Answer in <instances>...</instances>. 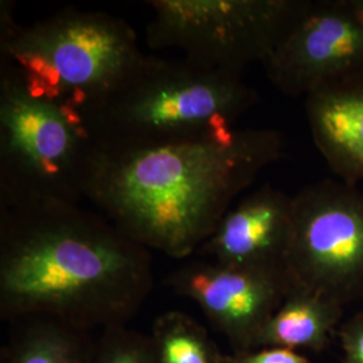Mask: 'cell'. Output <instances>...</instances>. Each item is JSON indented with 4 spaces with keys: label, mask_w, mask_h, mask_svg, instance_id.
<instances>
[{
    "label": "cell",
    "mask_w": 363,
    "mask_h": 363,
    "mask_svg": "<svg viewBox=\"0 0 363 363\" xmlns=\"http://www.w3.org/2000/svg\"><path fill=\"white\" fill-rule=\"evenodd\" d=\"M89 363H160L151 335L133 331L127 325L103 330L96 337Z\"/></svg>",
    "instance_id": "15"
},
{
    "label": "cell",
    "mask_w": 363,
    "mask_h": 363,
    "mask_svg": "<svg viewBox=\"0 0 363 363\" xmlns=\"http://www.w3.org/2000/svg\"><path fill=\"white\" fill-rule=\"evenodd\" d=\"M151 339L160 363H222L223 354L206 328L183 312L156 318Z\"/></svg>",
    "instance_id": "14"
},
{
    "label": "cell",
    "mask_w": 363,
    "mask_h": 363,
    "mask_svg": "<svg viewBox=\"0 0 363 363\" xmlns=\"http://www.w3.org/2000/svg\"><path fill=\"white\" fill-rule=\"evenodd\" d=\"M257 101L241 74L145 55L86 118L97 147L138 145L232 128Z\"/></svg>",
    "instance_id": "4"
},
{
    "label": "cell",
    "mask_w": 363,
    "mask_h": 363,
    "mask_svg": "<svg viewBox=\"0 0 363 363\" xmlns=\"http://www.w3.org/2000/svg\"><path fill=\"white\" fill-rule=\"evenodd\" d=\"M342 363H363V311L354 313L337 328Z\"/></svg>",
    "instance_id": "17"
},
{
    "label": "cell",
    "mask_w": 363,
    "mask_h": 363,
    "mask_svg": "<svg viewBox=\"0 0 363 363\" xmlns=\"http://www.w3.org/2000/svg\"><path fill=\"white\" fill-rule=\"evenodd\" d=\"M167 286L191 298L233 352L257 349L264 327L281 306L294 283L286 273L193 261L169 274Z\"/></svg>",
    "instance_id": "9"
},
{
    "label": "cell",
    "mask_w": 363,
    "mask_h": 363,
    "mask_svg": "<svg viewBox=\"0 0 363 363\" xmlns=\"http://www.w3.org/2000/svg\"><path fill=\"white\" fill-rule=\"evenodd\" d=\"M351 1H352V4H354L355 10H357L363 18V0H351Z\"/></svg>",
    "instance_id": "18"
},
{
    "label": "cell",
    "mask_w": 363,
    "mask_h": 363,
    "mask_svg": "<svg viewBox=\"0 0 363 363\" xmlns=\"http://www.w3.org/2000/svg\"><path fill=\"white\" fill-rule=\"evenodd\" d=\"M294 198L288 273L301 286L347 306L363 298V193L318 182Z\"/></svg>",
    "instance_id": "7"
},
{
    "label": "cell",
    "mask_w": 363,
    "mask_h": 363,
    "mask_svg": "<svg viewBox=\"0 0 363 363\" xmlns=\"http://www.w3.org/2000/svg\"><path fill=\"white\" fill-rule=\"evenodd\" d=\"M262 66L294 97L363 77V18L351 0L311 1Z\"/></svg>",
    "instance_id": "8"
},
{
    "label": "cell",
    "mask_w": 363,
    "mask_h": 363,
    "mask_svg": "<svg viewBox=\"0 0 363 363\" xmlns=\"http://www.w3.org/2000/svg\"><path fill=\"white\" fill-rule=\"evenodd\" d=\"M283 150L277 130L233 127L157 143L96 145L86 198L138 244L186 259Z\"/></svg>",
    "instance_id": "1"
},
{
    "label": "cell",
    "mask_w": 363,
    "mask_h": 363,
    "mask_svg": "<svg viewBox=\"0 0 363 363\" xmlns=\"http://www.w3.org/2000/svg\"><path fill=\"white\" fill-rule=\"evenodd\" d=\"M154 286L150 250L69 203L0 208V316L88 333L127 325Z\"/></svg>",
    "instance_id": "2"
},
{
    "label": "cell",
    "mask_w": 363,
    "mask_h": 363,
    "mask_svg": "<svg viewBox=\"0 0 363 363\" xmlns=\"http://www.w3.org/2000/svg\"><path fill=\"white\" fill-rule=\"evenodd\" d=\"M147 42L235 74L264 64L310 7L308 0H151Z\"/></svg>",
    "instance_id": "6"
},
{
    "label": "cell",
    "mask_w": 363,
    "mask_h": 363,
    "mask_svg": "<svg viewBox=\"0 0 363 363\" xmlns=\"http://www.w3.org/2000/svg\"><path fill=\"white\" fill-rule=\"evenodd\" d=\"M1 350L0 363H89L96 337L93 333L48 319L28 318Z\"/></svg>",
    "instance_id": "13"
},
{
    "label": "cell",
    "mask_w": 363,
    "mask_h": 363,
    "mask_svg": "<svg viewBox=\"0 0 363 363\" xmlns=\"http://www.w3.org/2000/svg\"><path fill=\"white\" fill-rule=\"evenodd\" d=\"M292 234L294 198L262 186L223 216L198 253L229 267L289 274Z\"/></svg>",
    "instance_id": "10"
},
{
    "label": "cell",
    "mask_w": 363,
    "mask_h": 363,
    "mask_svg": "<svg viewBox=\"0 0 363 363\" xmlns=\"http://www.w3.org/2000/svg\"><path fill=\"white\" fill-rule=\"evenodd\" d=\"M312 139L345 183L363 182V77L351 78L306 97Z\"/></svg>",
    "instance_id": "11"
},
{
    "label": "cell",
    "mask_w": 363,
    "mask_h": 363,
    "mask_svg": "<svg viewBox=\"0 0 363 363\" xmlns=\"http://www.w3.org/2000/svg\"><path fill=\"white\" fill-rule=\"evenodd\" d=\"M96 143L86 115L0 72V208L78 205Z\"/></svg>",
    "instance_id": "5"
},
{
    "label": "cell",
    "mask_w": 363,
    "mask_h": 363,
    "mask_svg": "<svg viewBox=\"0 0 363 363\" xmlns=\"http://www.w3.org/2000/svg\"><path fill=\"white\" fill-rule=\"evenodd\" d=\"M222 363H311L298 351L283 347H259L253 350L223 354Z\"/></svg>",
    "instance_id": "16"
},
{
    "label": "cell",
    "mask_w": 363,
    "mask_h": 363,
    "mask_svg": "<svg viewBox=\"0 0 363 363\" xmlns=\"http://www.w3.org/2000/svg\"><path fill=\"white\" fill-rule=\"evenodd\" d=\"M345 306L322 294L294 286L264 327L259 347L320 352L342 322Z\"/></svg>",
    "instance_id": "12"
},
{
    "label": "cell",
    "mask_w": 363,
    "mask_h": 363,
    "mask_svg": "<svg viewBox=\"0 0 363 363\" xmlns=\"http://www.w3.org/2000/svg\"><path fill=\"white\" fill-rule=\"evenodd\" d=\"M1 66L27 86L74 105L85 115L101 104L142 64L138 35L125 21L69 9L30 26L0 7Z\"/></svg>",
    "instance_id": "3"
}]
</instances>
